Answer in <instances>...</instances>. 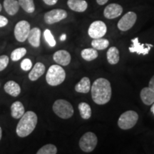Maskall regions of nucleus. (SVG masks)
<instances>
[{"instance_id": "9d476101", "label": "nucleus", "mask_w": 154, "mask_h": 154, "mask_svg": "<svg viewBox=\"0 0 154 154\" xmlns=\"http://www.w3.org/2000/svg\"><path fill=\"white\" fill-rule=\"evenodd\" d=\"M137 19V15L133 11H129L124 14L118 22V28L122 32L129 30L133 27Z\"/></svg>"}, {"instance_id": "c9c22d12", "label": "nucleus", "mask_w": 154, "mask_h": 154, "mask_svg": "<svg viewBox=\"0 0 154 154\" xmlns=\"http://www.w3.org/2000/svg\"><path fill=\"white\" fill-rule=\"evenodd\" d=\"M66 35L65 34H62V35L61 36L60 41H61V42L65 41V40H66Z\"/></svg>"}, {"instance_id": "7ed1b4c3", "label": "nucleus", "mask_w": 154, "mask_h": 154, "mask_svg": "<svg viewBox=\"0 0 154 154\" xmlns=\"http://www.w3.org/2000/svg\"><path fill=\"white\" fill-rule=\"evenodd\" d=\"M66 78V72L59 64L51 66L48 69L46 75V81L50 86H57L64 82Z\"/></svg>"}, {"instance_id": "cd10ccee", "label": "nucleus", "mask_w": 154, "mask_h": 154, "mask_svg": "<svg viewBox=\"0 0 154 154\" xmlns=\"http://www.w3.org/2000/svg\"><path fill=\"white\" fill-rule=\"evenodd\" d=\"M57 153V148L53 144H47L42 146L36 152L37 154H56Z\"/></svg>"}, {"instance_id": "7c9ffc66", "label": "nucleus", "mask_w": 154, "mask_h": 154, "mask_svg": "<svg viewBox=\"0 0 154 154\" xmlns=\"http://www.w3.org/2000/svg\"><path fill=\"white\" fill-rule=\"evenodd\" d=\"M21 68L24 72H28L32 68V62L29 59H24L21 62Z\"/></svg>"}, {"instance_id": "a878e982", "label": "nucleus", "mask_w": 154, "mask_h": 154, "mask_svg": "<svg viewBox=\"0 0 154 154\" xmlns=\"http://www.w3.org/2000/svg\"><path fill=\"white\" fill-rule=\"evenodd\" d=\"M18 2L22 8L26 13H33L35 11V5L34 0H18Z\"/></svg>"}, {"instance_id": "0eeeda50", "label": "nucleus", "mask_w": 154, "mask_h": 154, "mask_svg": "<svg viewBox=\"0 0 154 154\" xmlns=\"http://www.w3.org/2000/svg\"><path fill=\"white\" fill-rule=\"evenodd\" d=\"M30 29V24L27 21H20L17 23L14 27V34L15 38L19 42H24L27 39Z\"/></svg>"}, {"instance_id": "20e7f679", "label": "nucleus", "mask_w": 154, "mask_h": 154, "mask_svg": "<svg viewBox=\"0 0 154 154\" xmlns=\"http://www.w3.org/2000/svg\"><path fill=\"white\" fill-rule=\"evenodd\" d=\"M53 111L59 118L68 119L74 114V108L69 101L64 99H58L54 103Z\"/></svg>"}, {"instance_id": "393cba45", "label": "nucleus", "mask_w": 154, "mask_h": 154, "mask_svg": "<svg viewBox=\"0 0 154 154\" xmlns=\"http://www.w3.org/2000/svg\"><path fill=\"white\" fill-rule=\"evenodd\" d=\"M109 45V42L106 38H94L91 42V46L96 50H103L106 49Z\"/></svg>"}, {"instance_id": "4468645a", "label": "nucleus", "mask_w": 154, "mask_h": 154, "mask_svg": "<svg viewBox=\"0 0 154 154\" xmlns=\"http://www.w3.org/2000/svg\"><path fill=\"white\" fill-rule=\"evenodd\" d=\"M46 68L44 63L42 62H37L34 65L32 70L29 74V79L32 82H35L41 77L45 72Z\"/></svg>"}, {"instance_id": "c85d7f7f", "label": "nucleus", "mask_w": 154, "mask_h": 154, "mask_svg": "<svg viewBox=\"0 0 154 154\" xmlns=\"http://www.w3.org/2000/svg\"><path fill=\"white\" fill-rule=\"evenodd\" d=\"M44 38H45L46 42H47L48 44L51 47H55L56 44H57V42H56V40L54 37L53 34H51V31L49 29H46L44 32Z\"/></svg>"}, {"instance_id": "ddd939ff", "label": "nucleus", "mask_w": 154, "mask_h": 154, "mask_svg": "<svg viewBox=\"0 0 154 154\" xmlns=\"http://www.w3.org/2000/svg\"><path fill=\"white\" fill-rule=\"evenodd\" d=\"M71 55L66 50H59L53 55V59L57 64L68 66L71 62Z\"/></svg>"}, {"instance_id": "e433bc0d", "label": "nucleus", "mask_w": 154, "mask_h": 154, "mask_svg": "<svg viewBox=\"0 0 154 154\" xmlns=\"http://www.w3.org/2000/svg\"><path fill=\"white\" fill-rule=\"evenodd\" d=\"M151 111L153 113V114L154 115V103L152 104V106L151 108Z\"/></svg>"}, {"instance_id": "c756f323", "label": "nucleus", "mask_w": 154, "mask_h": 154, "mask_svg": "<svg viewBox=\"0 0 154 154\" xmlns=\"http://www.w3.org/2000/svg\"><path fill=\"white\" fill-rule=\"evenodd\" d=\"M9 59L7 55L0 56V72H2L7 68L9 64Z\"/></svg>"}, {"instance_id": "f8f14e48", "label": "nucleus", "mask_w": 154, "mask_h": 154, "mask_svg": "<svg viewBox=\"0 0 154 154\" xmlns=\"http://www.w3.org/2000/svg\"><path fill=\"white\" fill-rule=\"evenodd\" d=\"M123 12V8L118 4L113 3L107 6L103 11V15L106 19H113L117 18Z\"/></svg>"}, {"instance_id": "4be33fe9", "label": "nucleus", "mask_w": 154, "mask_h": 154, "mask_svg": "<svg viewBox=\"0 0 154 154\" xmlns=\"http://www.w3.org/2000/svg\"><path fill=\"white\" fill-rule=\"evenodd\" d=\"M107 60L110 64L114 65L119 63L120 59V55H119V51L116 47H112L108 50L107 54Z\"/></svg>"}, {"instance_id": "2f4dec72", "label": "nucleus", "mask_w": 154, "mask_h": 154, "mask_svg": "<svg viewBox=\"0 0 154 154\" xmlns=\"http://www.w3.org/2000/svg\"><path fill=\"white\" fill-rule=\"evenodd\" d=\"M8 24V19L6 18L5 17L0 15V28L4 27V26H7Z\"/></svg>"}, {"instance_id": "39448f33", "label": "nucleus", "mask_w": 154, "mask_h": 154, "mask_svg": "<svg viewBox=\"0 0 154 154\" xmlns=\"http://www.w3.org/2000/svg\"><path fill=\"white\" fill-rule=\"evenodd\" d=\"M138 120V113L134 111H127L122 113L118 121L119 127L123 130H128L134 127Z\"/></svg>"}, {"instance_id": "dca6fc26", "label": "nucleus", "mask_w": 154, "mask_h": 154, "mask_svg": "<svg viewBox=\"0 0 154 154\" xmlns=\"http://www.w3.org/2000/svg\"><path fill=\"white\" fill-rule=\"evenodd\" d=\"M27 39L29 43L33 47L38 48L39 47L40 39H41V30H40V29L34 27L30 29Z\"/></svg>"}, {"instance_id": "1a4fd4ad", "label": "nucleus", "mask_w": 154, "mask_h": 154, "mask_svg": "<svg viewBox=\"0 0 154 154\" xmlns=\"http://www.w3.org/2000/svg\"><path fill=\"white\" fill-rule=\"evenodd\" d=\"M67 17V12L64 9H56L51 10L44 14V22L47 24L57 23Z\"/></svg>"}, {"instance_id": "473e14b6", "label": "nucleus", "mask_w": 154, "mask_h": 154, "mask_svg": "<svg viewBox=\"0 0 154 154\" xmlns=\"http://www.w3.org/2000/svg\"><path fill=\"white\" fill-rule=\"evenodd\" d=\"M43 2L46 5L49 6H53L57 3L58 0H43Z\"/></svg>"}, {"instance_id": "4c0bfd02", "label": "nucleus", "mask_w": 154, "mask_h": 154, "mask_svg": "<svg viewBox=\"0 0 154 154\" xmlns=\"http://www.w3.org/2000/svg\"><path fill=\"white\" fill-rule=\"evenodd\" d=\"M2 130L1 126H0V140L2 139Z\"/></svg>"}, {"instance_id": "aec40b11", "label": "nucleus", "mask_w": 154, "mask_h": 154, "mask_svg": "<svg viewBox=\"0 0 154 154\" xmlns=\"http://www.w3.org/2000/svg\"><path fill=\"white\" fill-rule=\"evenodd\" d=\"M19 4L17 0H5L4 1V8L6 12L9 15L14 16L19 11Z\"/></svg>"}, {"instance_id": "72a5a7b5", "label": "nucleus", "mask_w": 154, "mask_h": 154, "mask_svg": "<svg viewBox=\"0 0 154 154\" xmlns=\"http://www.w3.org/2000/svg\"><path fill=\"white\" fill-rule=\"evenodd\" d=\"M149 85V87L151 88V89H153V91H154V76H153V77H152L151 79L150 80Z\"/></svg>"}, {"instance_id": "a211bd4d", "label": "nucleus", "mask_w": 154, "mask_h": 154, "mask_svg": "<svg viewBox=\"0 0 154 154\" xmlns=\"http://www.w3.org/2000/svg\"><path fill=\"white\" fill-rule=\"evenodd\" d=\"M140 96L144 104L150 106L154 103V91L151 88H143L140 91Z\"/></svg>"}, {"instance_id": "f03ea898", "label": "nucleus", "mask_w": 154, "mask_h": 154, "mask_svg": "<svg viewBox=\"0 0 154 154\" xmlns=\"http://www.w3.org/2000/svg\"><path fill=\"white\" fill-rule=\"evenodd\" d=\"M38 117L34 111H29L20 118L16 128L17 136L20 138H25L30 135L35 129L37 124Z\"/></svg>"}, {"instance_id": "2eb2a0df", "label": "nucleus", "mask_w": 154, "mask_h": 154, "mask_svg": "<svg viewBox=\"0 0 154 154\" xmlns=\"http://www.w3.org/2000/svg\"><path fill=\"white\" fill-rule=\"evenodd\" d=\"M4 90L7 94L13 97H17L21 93V87L14 81H8L4 85Z\"/></svg>"}, {"instance_id": "6e6552de", "label": "nucleus", "mask_w": 154, "mask_h": 154, "mask_svg": "<svg viewBox=\"0 0 154 154\" xmlns=\"http://www.w3.org/2000/svg\"><path fill=\"white\" fill-rule=\"evenodd\" d=\"M107 32L106 25L101 21H95L90 25L88 34L92 38H99L103 37Z\"/></svg>"}, {"instance_id": "f3484780", "label": "nucleus", "mask_w": 154, "mask_h": 154, "mask_svg": "<svg viewBox=\"0 0 154 154\" xmlns=\"http://www.w3.org/2000/svg\"><path fill=\"white\" fill-rule=\"evenodd\" d=\"M67 5L72 10L76 12H84L88 7V4L85 0H68Z\"/></svg>"}, {"instance_id": "b1692460", "label": "nucleus", "mask_w": 154, "mask_h": 154, "mask_svg": "<svg viewBox=\"0 0 154 154\" xmlns=\"http://www.w3.org/2000/svg\"><path fill=\"white\" fill-rule=\"evenodd\" d=\"M81 54H82V57L84 60L88 61L94 60V59H96L98 57L97 51H96V49H94V48L84 49V50H82Z\"/></svg>"}, {"instance_id": "9b49d317", "label": "nucleus", "mask_w": 154, "mask_h": 154, "mask_svg": "<svg viewBox=\"0 0 154 154\" xmlns=\"http://www.w3.org/2000/svg\"><path fill=\"white\" fill-rule=\"evenodd\" d=\"M131 46L128 48L129 51L131 53H137L138 55L139 54H143L146 55L149 53L150 50H151V47H153V46L152 44H142L139 42L138 38L136 37L131 39Z\"/></svg>"}, {"instance_id": "f257e3e1", "label": "nucleus", "mask_w": 154, "mask_h": 154, "mask_svg": "<svg viewBox=\"0 0 154 154\" xmlns=\"http://www.w3.org/2000/svg\"><path fill=\"white\" fill-rule=\"evenodd\" d=\"M91 97L96 104L103 105L110 101L111 86L109 80L104 78L97 79L91 88Z\"/></svg>"}, {"instance_id": "6ab92c4d", "label": "nucleus", "mask_w": 154, "mask_h": 154, "mask_svg": "<svg viewBox=\"0 0 154 154\" xmlns=\"http://www.w3.org/2000/svg\"><path fill=\"white\" fill-rule=\"evenodd\" d=\"M25 109L23 103L21 101H14L11 106V116L12 118L19 119L24 114Z\"/></svg>"}, {"instance_id": "bb28decb", "label": "nucleus", "mask_w": 154, "mask_h": 154, "mask_svg": "<svg viewBox=\"0 0 154 154\" xmlns=\"http://www.w3.org/2000/svg\"><path fill=\"white\" fill-rule=\"evenodd\" d=\"M26 49L24 47L17 48L13 50L11 53V59L13 61H18L26 55Z\"/></svg>"}, {"instance_id": "58836bf2", "label": "nucleus", "mask_w": 154, "mask_h": 154, "mask_svg": "<svg viewBox=\"0 0 154 154\" xmlns=\"http://www.w3.org/2000/svg\"><path fill=\"white\" fill-rule=\"evenodd\" d=\"M2 7L1 4H0V11H2Z\"/></svg>"}, {"instance_id": "5701e85b", "label": "nucleus", "mask_w": 154, "mask_h": 154, "mask_svg": "<svg viewBox=\"0 0 154 154\" xmlns=\"http://www.w3.org/2000/svg\"><path fill=\"white\" fill-rule=\"evenodd\" d=\"M79 111L82 119H88L91 116V109L90 106L85 102H82L79 104Z\"/></svg>"}, {"instance_id": "423d86ee", "label": "nucleus", "mask_w": 154, "mask_h": 154, "mask_svg": "<svg viewBox=\"0 0 154 154\" xmlns=\"http://www.w3.org/2000/svg\"><path fill=\"white\" fill-rule=\"evenodd\" d=\"M98 143L96 134L92 132H87L82 136L79 140V147L83 151L89 153L93 151Z\"/></svg>"}, {"instance_id": "412c9836", "label": "nucleus", "mask_w": 154, "mask_h": 154, "mask_svg": "<svg viewBox=\"0 0 154 154\" xmlns=\"http://www.w3.org/2000/svg\"><path fill=\"white\" fill-rule=\"evenodd\" d=\"M75 90L79 93L87 94L91 90V82L88 77H83L81 81L75 86Z\"/></svg>"}, {"instance_id": "f704fd0d", "label": "nucleus", "mask_w": 154, "mask_h": 154, "mask_svg": "<svg viewBox=\"0 0 154 154\" xmlns=\"http://www.w3.org/2000/svg\"><path fill=\"white\" fill-rule=\"evenodd\" d=\"M109 0H96V2L99 4V5H103L106 3H107V2Z\"/></svg>"}]
</instances>
